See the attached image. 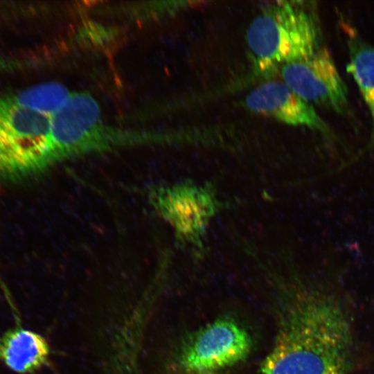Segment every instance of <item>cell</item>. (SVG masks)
I'll return each instance as SVG.
<instances>
[{
    "label": "cell",
    "mask_w": 374,
    "mask_h": 374,
    "mask_svg": "<svg viewBox=\"0 0 374 374\" xmlns=\"http://www.w3.org/2000/svg\"><path fill=\"white\" fill-rule=\"evenodd\" d=\"M348 47L347 71L353 76L368 107L372 123L370 144L374 148V46L351 28H346Z\"/></svg>",
    "instance_id": "9"
},
{
    "label": "cell",
    "mask_w": 374,
    "mask_h": 374,
    "mask_svg": "<svg viewBox=\"0 0 374 374\" xmlns=\"http://www.w3.org/2000/svg\"><path fill=\"white\" fill-rule=\"evenodd\" d=\"M246 39L262 71L305 59L321 47L313 11L298 1L265 6L249 24Z\"/></svg>",
    "instance_id": "2"
},
{
    "label": "cell",
    "mask_w": 374,
    "mask_h": 374,
    "mask_svg": "<svg viewBox=\"0 0 374 374\" xmlns=\"http://www.w3.org/2000/svg\"><path fill=\"white\" fill-rule=\"evenodd\" d=\"M60 161L51 132V116L0 96V180L37 175Z\"/></svg>",
    "instance_id": "3"
},
{
    "label": "cell",
    "mask_w": 374,
    "mask_h": 374,
    "mask_svg": "<svg viewBox=\"0 0 374 374\" xmlns=\"http://www.w3.org/2000/svg\"><path fill=\"white\" fill-rule=\"evenodd\" d=\"M284 82L310 104L346 113L348 108L347 87L330 51L320 47L310 56L281 67Z\"/></svg>",
    "instance_id": "5"
},
{
    "label": "cell",
    "mask_w": 374,
    "mask_h": 374,
    "mask_svg": "<svg viewBox=\"0 0 374 374\" xmlns=\"http://www.w3.org/2000/svg\"><path fill=\"white\" fill-rule=\"evenodd\" d=\"M354 339L341 300L323 290L305 292L285 307L261 374H348Z\"/></svg>",
    "instance_id": "1"
},
{
    "label": "cell",
    "mask_w": 374,
    "mask_h": 374,
    "mask_svg": "<svg viewBox=\"0 0 374 374\" xmlns=\"http://www.w3.org/2000/svg\"><path fill=\"white\" fill-rule=\"evenodd\" d=\"M71 94L63 84L47 82L6 96L24 108L52 116L64 105Z\"/></svg>",
    "instance_id": "10"
},
{
    "label": "cell",
    "mask_w": 374,
    "mask_h": 374,
    "mask_svg": "<svg viewBox=\"0 0 374 374\" xmlns=\"http://www.w3.org/2000/svg\"><path fill=\"white\" fill-rule=\"evenodd\" d=\"M49 355L46 339L33 330L15 327L0 336V360L13 372L33 373L47 363Z\"/></svg>",
    "instance_id": "8"
},
{
    "label": "cell",
    "mask_w": 374,
    "mask_h": 374,
    "mask_svg": "<svg viewBox=\"0 0 374 374\" xmlns=\"http://www.w3.org/2000/svg\"><path fill=\"white\" fill-rule=\"evenodd\" d=\"M249 332L230 317L209 322L188 336L176 349L168 374H223L249 355Z\"/></svg>",
    "instance_id": "4"
},
{
    "label": "cell",
    "mask_w": 374,
    "mask_h": 374,
    "mask_svg": "<svg viewBox=\"0 0 374 374\" xmlns=\"http://www.w3.org/2000/svg\"><path fill=\"white\" fill-rule=\"evenodd\" d=\"M246 107L257 114L292 126H303L331 136L330 128L306 102L285 82L268 81L257 86L246 96Z\"/></svg>",
    "instance_id": "7"
},
{
    "label": "cell",
    "mask_w": 374,
    "mask_h": 374,
    "mask_svg": "<svg viewBox=\"0 0 374 374\" xmlns=\"http://www.w3.org/2000/svg\"><path fill=\"white\" fill-rule=\"evenodd\" d=\"M100 110L86 93H71L51 116L53 143L60 160L109 145L100 132Z\"/></svg>",
    "instance_id": "6"
}]
</instances>
